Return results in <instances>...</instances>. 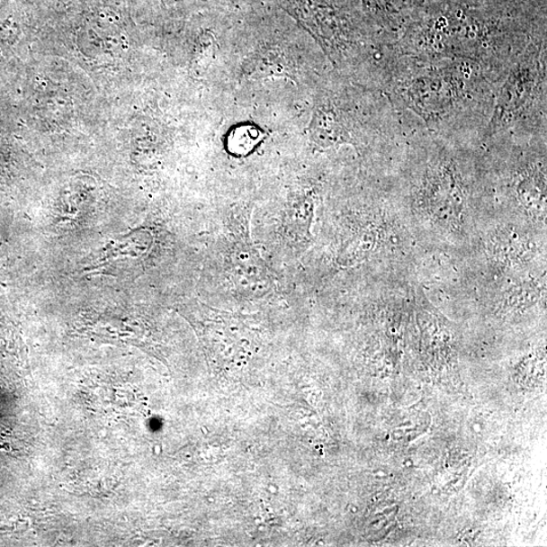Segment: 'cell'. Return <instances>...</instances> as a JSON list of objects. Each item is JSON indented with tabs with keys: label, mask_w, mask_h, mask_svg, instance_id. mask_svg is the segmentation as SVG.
Returning <instances> with one entry per match:
<instances>
[{
	"label": "cell",
	"mask_w": 547,
	"mask_h": 547,
	"mask_svg": "<svg viewBox=\"0 0 547 547\" xmlns=\"http://www.w3.org/2000/svg\"><path fill=\"white\" fill-rule=\"evenodd\" d=\"M505 76L471 60L399 55L384 93L425 130L481 144Z\"/></svg>",
	"instance_id": "1"
},
{
	"label": "cell",
	"mask_w": 547,
	"mask_h": 547,
	"mask_svg": "<svg viewBox=\"0 0 547 547\" xmlns=\"http://www.w3.org/2000/svg\"><path fill=\"white\" fill-rule=\"evenodd\" d=\"M542 35H546L545 22L484 17L452 7L409 21L396 48L399 55L471 60L506 75L528 44Z\"/></svg>",
	"instance_id": "2"
},
{
	"label": "cell",
	"mask_w": 547,
	"mask_h": 547,
	"mask_svg": "<svg viewBox=\"0 0 547 547\" xmlns=\"http://www.w3.org/2000/svg\"><path fill=\"white\" fill-rule=\"evenodd\" d=\"M546 35L534 38L512 63L496 94L481 144L508 136H546Z\"/></svg>",
	"instance_id": "3"
}]
</instances>
